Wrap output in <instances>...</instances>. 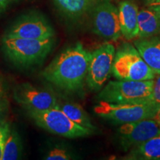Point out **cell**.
<instances>
[{
  "mask_svg": "<svg viewBox=\"0 0 160 160\" xmlns=\"http://www.w3.org/2000/svg\"><path fill=\"white\" fill-rule=\"evenodd\" d=\"M7 111V102L4 98L0 96V122L5 120V116Z\"/></svg>",
  "mask_w": 160,
  "mask_h": 160,
  "instance_id": "22",
  "label": "cell"
},
{
  "mask_svg": "<svg viewBox=\"0 0 160 160\" xmlns=\"http://www.w3.org/2000/svg\"><path fill=\"white\" fill-rule=\"evenodd\" d=\"M155 119L157 120L158 122H159V124H160V110L159 111V112H158V113L157 114V116L155 117Z\"/></svg>",
  "mask_w": 160,
  "mask_h": 160,
  "instance_id": "25",
  "label": "cell"
},
{
  "mask_svg": "<svg viewBox=\"0 0 160 160\" xmlns=\"http://www.w3.org/2000/svg\"><path fill=\"white\" fill-rule=\"evenodd\" d=\"M55 33L47 19L37 13L22 16L12 24L4 37L31 39H45L54 37Z\"/></svg>",
  "mask_w": 160,
  "mask_h": 160,
  "instance_id": "9",
  "label": "cell"
},
{
  "mask_svg": "<svg viewBox=\"0 0 160 160\" xmlns=\"http://www.w3.org/2000/svg\"><path fill=\"white\" fill-rule=\"evenodd\" d=\"M57 107L61 109L72 121L82 127L88 128L94 132L96 127L92 124L91 120L86 111L79 105L73 102H64L61 104L58 102Z\"/></svg>",
  "mask_w": 160,
  "mask_h": 160,
  "instance_id": "17",
  "label": "cell"
},
{
  "mask_svg": "<svg viewBox=\"0 0 160 160\" xmlns=\"http://www.w3.org/2000/svg\"><path fill=\"white\" fill-rule=\"evenodd\" d=\"M16 0H0V11H4Z\"/></svg>",
  "mask_w": 160,
  "mask_h": 160,
  "instance_id": "24",
  "label": "cell"
},
{
  "mask_svg": "<svg viewBox=\"0 0 160 160\" xmlns=\"http://www.w3.org/2000/svg\"><path fill=\"white\" fill-rule=\"evenodd\" d=\"M150 102L151 103L160 108V73L158 74L157 79L153 81Z\"/></svg>",
  "mask_w": 160,
  "mask_h": 160,
  "instance_id": "21",
  "label": "cell"
},
{
  "mask_svg": "<svg viewBox=\"0 0 160 160\" xmlns=\"http://www.w3.org/2000/svg\"><path fill=\"white\" fill-rule=\"evenodd\" d=\"M22 142L17 131L15 129L10 131L6 139L2 156V160H16L21 157Z\"/></svg>",
  "mask_w": 160,
  "mask_h": 160,
  "instance_id": "18",
  "label": "cell"
},
{
  "mask_svg": "<svg viewBox=\"0 0 160 160\" xmlns=\"http://www.w3.org/2000/svg\"><path fill=\"white\" fill-rule=\"evenodd\" d=\"M2 92H3V90H2V86L1 82H0V96H2Z\"/></svg>",
  "mask_w": 160,
  "mask_h": 160,
  "instance_id": "26",
  "label": "cell"
},
{
  "mask_svg": "<svg viewBox=\"0 0 160 160\" xmlns=\"http://www.w3.org/2000/svg\"><path fill=\"white\" fill-rule=\"evenodd\" d=\"M62 13L71 19H78L87 13L95 4V0H53Z\"/></svg>",
  "mask_w": 160,
  "mask_h": 160,
  "instance_id": "16",
  "label": "cell"
},
{
  "mask_svg": "<svg viewBox=\"0 0 160 160\" xmlns=\"http://www.w3.org/2000/svg\"><path fill=\"white\" fill-rule=\"evenodd\" d=\"M151 1H153V0H147L148 3V2H151Z\"/></svg>",
  "mask_w": 160,
  "mask_h": 160,
  "instance_id": "27",
  "label": "cell"
},
{
  "mask_svg": "<svg viewBox=\"0 0 160 160\" xmlns=\"http://www.w3.org/2000/svg\"><path fill=\"white\" fill-rule=\"evenodd\" d=\"M54 37L31 39L3 37L2 50L6 57L16 65L28 68L42 63L54 45Z\"/></svg>",
  "mask_w": 160,
  "mask_h": 160,
  "instance_id": "2",
  "label": "cell"
},
{
  "mask_svg": "<svg viewBox=\"0 0 160 160\" xmlns=\"http://www.w3.org/2000/svg\"><path fill=\"white\" fill-rule=\"evenodd\" d=\"M10 131H11V128H10L9 124L6 122L5 120L0 122V160H2L4 145H5Z\"/></svg>",
  "mask_w": 160,
  "mask_h": 160,
  "instance_id": "20",
  "label": "cell"
},
{
  "mask_svg": "<svg viewBox=\"0 0 160 160\" xmlns=\"http://www.w3.org/2000/svg\"><path fill=\"white\" fill-rule=\"evenodd\" d=\"M13 98L28 112L46 111L54 108L58 104L54 93L29 83L17 85L13 91Z\"/></svg>",
  "mask_w": 160,
  "mask_h": 160,
  "instance_id": "11",
  "label": "cell"
},
{
  "mask_svg": "<svg viewBox=\"0 0 160 160\" xmlns=\"http://www.w3.org/2000/svg\"><path fill=\"white\" fill-rule=\"evenodd\" d=\"M138 8L132 2L122 1L119 5V17L122 35L126 39L131 40L137 37Z\"/></svg>",
  "mask_w": 160,
  "mask_h": 160,
  "instance_id": "13",
  "label": "cell"
},
{
  "mask_svg": "<svg viewBox=\"0 0 160 160\" xmlns=\"http://www.w3.org/2000/svg\"><path fill=\"white\" fill-rule=\"evenodd\" d=\"M115 52L114 46L107 43L91 53L85 79L87 86L91 91H100L111 77Z\"/></svg>",
  "mask_w": 160,
  "mask_h": 160,
  "instance_id": "7",
  "label": "cell"
},
{
  "mask_svg": "<svg viewBox=\"0 0 160 160\" xmlns=\"http://www.w3.org/2000/svg\"><path fill=\"white\" fill-rule=\"evenodd\" d=\"M134 46L144 61L155 74L160 73V34L146 38H139Z\"/></svg>",
  "mask_w": 160,
  "mask_h": 160,
  "instance_id": "12",
  "label": "cell"
},
{
  "mask_svg": "<svg viewBox=\"0 0 160 160\" xmlns=\"http://www.w3.org/2000/svg\"><path fill=\"white\" fill-rule=\"evenodd\" d=\"M149 8L160 12V0H153L148 2Z\"/></svg>",
  "mask_w": 160,
  "mask_h": 160,
  "instance_id": "23",
  "label": "cell"
},
{
  "mask_svg": "<svg viewBox=\"0 0 160 160\" xmlns=\"http://www.w3.org/2000/svg\"><path fill=\"white\" fill-rule=\"evenodd\" d=\"M126 159H160V135L144 142L133 148L125 157Z\"/></svg>",
  "mask_w": 160,
  "mask_h": 160,
  "instance_id": "15",
  "label": "cell"
},
{
  "mask_svg": "<svg viewBox=\"0 0 160 160\" xmlns=\"http://www.w3.org/2000/svg\"><path fill=\"white\" fill-rule=\"evenodd\" d=\"M160 108L152 103L114 104L100 101L94 111L103 119L115 124L133 122L155 118Z\"/></svg>",
  "mask_w": 160,
  "mask_h": 160,
  "instance_id": "6",
  "label": "cell"
},
{
  "mask_svg": "<svg viewBox=\"0 0 160 160\" xmlns=\"http://www.w3.org/2000/svg\"><path fill=\"white\" fill-rule=\"evenodd\" d=\"M28 115L39 127L63 137L74 139L88 137L93 133L91 130L82 127L72 121L57 107V105L46 111L28 112Z\"/></svg>",
  "mask_w": 160,
  "mask_h": 160,
  "instance_id": "5",
  "label": "cell"
},
{
  "mask_svg": "<svg viewBox=\"0 0 160 160\" xmlns=\"http://www.w3.org/2000/svg\"><path fill=\"white\" fill-rule=\"evenodd\" d=\"M160 135V124L155 118L122 124L118 129L120 145L128 151L151 138Z\"/></svg>",
  "mask_w": 160,
  "mask_h": 160,
  "instance_id": "10",
  "label": "cell"
},
{
  "mask_svg": "<svg viewBox=\"0 0 160 160\" xmlns=\"http://www.w3.org/2000/svg\"><path fill=\"white\" fill-rule=\"evenodd\" d=\"M112 73L119 80L145 81L155 78V73L144 61L134 45L122 43L115 52Z\"/></svg>",
  "mask_w": 160,
  "mask_h": 160,
  "instance_id": "4",
  "label": "cell"
},
{
  "mask_svg": "<svg viewBox=\"0 0 160 160\" xmlns=\"http://www.w3.org/2000/svg\"><path fill=\"white\" fill-rule=\"evenodd\" d=\"M91 53L77 42L59 53L42 73V77L59 88L77 92L83 88Z\"/></svg>",
  "mask_w": 160,
  "mask_h": 160,
  "instance_id": "1",
  "label": "cell"
},
{
  "mask_svg": "<svg viewBox=\"0 0 160 160\" xmlns=\"http://www.w3.org/2000/svg\"><path fill=\"white\" fill-rule=\"evenodd\" d=\"M138 38H146L160 34V12L151 8L138 12Z\"/></svg>",
  "mask_w": 160,
  "mask_h": 160,
  "instance_id": "14",
  "label": "cell"
},
{
  "mask_svg": "<svg viewBox=\"0 0 160 160\" xmlns=\"http://www.w3.org/2000/svg\"><path fill=\"white\" fill-rule=\"evenodd\" d=\"M153 80L110 81L98 94L99 102L108 103H151Z\"/></svg>",
  "mask_w": 160,
  "mask_h": 160,
  "instance_id": "3",
  "label": "cell"
},
{
  "mask_svg": "<svg viewBox=\"0 0 160 160\" xmlns=\"http://www.w3.org/2000/svg\"><path fill=\"white\" fill-rule=\"evenodd\" d=\"M72 157L68 150L61 147H56L49 151L45 159L47 160H68Z\"/></svg>",
  "mask_w": 160,
  "mask_h": 160,
  "instance_id": "19",
  "label": "cell"
},
{
  "mask_svg": "<svg viewBox=\"0 0 160 160\" xmlns=\"http://www.w3.org/2000/svg\"><path fill=\"white\" fill-rule=\"evenodd\" d=\"M93 6V33L105 40H117L122 35L117 8L110 0H98Z\"/></svg>",
  "mask_w": 160,
  "mask_h": 160,
  "instance_id": "8",
  "label": "cell"
}]
</instances>
